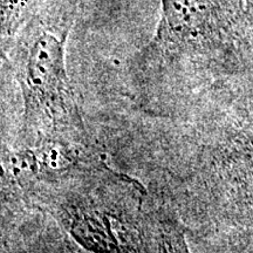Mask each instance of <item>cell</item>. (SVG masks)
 Here are the masks:
<instances>
[{
  "label": "cell",
  "instance_id": "7a4b0ae2",
  "mask_svg": "<svg viewBox=\"0 0 253 253\" xmlns=\"http://www.w3.org/2000/svg\"><path fill=\"white\" fill-rule=\"evenodd\" d=\"M237 9L235 0H161L160 21L140 65L173 71L210 54L232 33Z\"/></svg>",
  "mask_w": 253,
  "mask_h": 253
},
{
  "label": "cell",
  "instance_id": "3957f363",
  "mask_svg": "<svg viewBox=\"0 0 253 253\" xmlns=\"http://www.w3.org/2000/svg\"><path fill=\"white\" fill-rule=\"evenodd\" d=\"M52 212L77 244L89 253H121L116 218L109 209L79 191H59L52 196Z\"/></svg>",
  "mask_w": 253,
  "mask_h": 253
},
{
  "label": "cell",
  "instance_id": "6da1fadb",
  "mask_svg": "<svg viewBox=\"0 0 253 253\" xmlns=\"http://www.w3.org/2000/svg\"><path fill=\"white\" fill-rule=\"evenodd\" d=\"M71 0H49L2 47L23 97L21 144L84 143V122L66 63L74 20Z\"/></svg>",
  "mask_w": 253,
  "mask_h": 253
},
{
  "label": "cell",
  "instance_id": "5b68a950",
  "mask_svg": "<svg viewBox=\"0 0 253 253\" xmlns=\"http://www.w3.org/2000/svg\"><path fill=\"white\" fill-rule=\"evenodd\" d=\"M243 4L246 15L253 19V0H243Z\"/></svg>",
  "mask_w": 253,
  "mask_h": 253
},
{
  "label": "cell",
  "instance_id": "277c9868",
  "mask_svg": "<svg viewBox=\"0 0 253 253\" xmlns=\"http://www.w3.org/2000/svg\"><path fill=\"white\" fill-rule=\"evenodd\" d=\"M48 0H1L0 1V28L1 46L14 38L24 25Z\"/></svg>",
  "mask_w": 253,
  "mask_h": 253
}]
</instances>
